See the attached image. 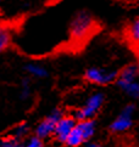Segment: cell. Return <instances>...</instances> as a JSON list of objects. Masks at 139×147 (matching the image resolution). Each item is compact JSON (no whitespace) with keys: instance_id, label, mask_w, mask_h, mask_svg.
Returning a JSON list of instances; mask_svg holds the SVG:
<instances>
[{"instance_id":"3957f363","label":"cell","mask_w":139,"mask_h":147,"mask_svg":"<svg viewBox=\"0 0 139 147\" xmlns=\"http://www.w3.org/2000/svg\"><path fill=\"white\" fill-rule=\"evenodd\" d=\"M104 101H105V96L103 92L92 94V95L87 98V101L84 102L83 106L74 112L73 117L76 118L77 122H79V120L93 119L95 115L99 113L101 107H103Z\"/></svg>"},{"instance_id":"52a82bcc","label":"cell","mask_w":139,"mask_h":147,"mask_svg":"<svg viewBox=\"0 0 139 147\" xmlns=\"http://www.w3.org/2000/svg\"><path fill=\"white\" fill-rule=\"evenodd\" d=\"M77 125V120L73 115H63V117L59 120V123L55 128V133H54V138L57 142L60 144H66L67 138L70 134L72 133V130L74 127Z\"/></svg>"},{"instance_id":"5bb4252c","label":"cell","mask_w":139,"mask_h":147,"mask_svg":"<svg viewBox=\"0 0 139 147\" xmlns=\"http://www.w3.org/2000/svg\"><path fill=\"white\" fill-rule=\"evenodd\" d=\"M23 141L14 138L12 135L0 140V147H23Z\"/></svg>"},{"instance_id":"ac0fdd59","label":"cell","mask_w":139,"mask_h":147,"mask_svg":"<svg viewBox=\"0 0 139 147\" xmlns=\"http://www.w3.org/2000/svg\"><path fill=\"white\" fill-rule=\"evenodd\" d=\"M57 1H60V0H50V3H57Z\"/></svg>"},{"instance_id":"d6986e66","label":"cell","mask_w":139,"mask_h":147,"mask_svg":"<svg viewBox=\"0 0 139 147\" xmlns=\"http://www.w3.org/2000/svg\"><path fill=\"white\" fill-rule=\"evenodd\" d=\"M137 66H138V71H139V61H138V63H137Z\"/></svg>"},{"instance_id":"8fae6325","label":"cell","mask_w":139,"mask_h":147,"mask_svg":"<svg viewBox=\"0 0 139 147\" xmlns=\"http://www.w3.org/2000/svg\"><path fill=\"white\" fill-rule=\"evenodd\" d=\"M85 142L82 134L79 133V130L77 129V127H74V129L72 130V133L70 134V136L67 138V141H66V146L68 147H79L81 145H83Z\"/></svg>"},{"instance_id":"7c38bea8","label":"cell","mask_w":139,"mask_h":147,"mask_svg":"<svg viewBox=\"0 0 139 147\" xmlns=\"http://www.w3.org/2000/svg\"><path fill=\"white\" fill-rule=\"evenodd\" d=\"M11 43V32L7 27L0 26V52L6 50Z\"/></svg>"},{"instance_id":"7a4b0ae2","label":"cell","mask_w":139,"mask_h":147,"mask_svg":"<svg viewBox=\"0 0 139 147\" xmlns=\"http://www.w3.org/2000/svg\"><path fill=\"white\" fill-rule=\"evenodd\" d=\"M116 84L129 97L139 100V71L137 65H127L119 71Z\"/></svg>"},{"instance_id":"9a60e30c","label":"cell","mask_w":139,"mask_h":147,"mask_svg":"<svg viewBox=\"0 0 139 147\" xmlns=\"http://www.w3.org/2000/svg\"><path fill=\"white\" fill-rule=\"evenodd\" d=\"M31 96V82L28 78H25L21 83V98L27 100Z\"/></svg>"},{"instance_id":"ba28073f","label":"cell","mask_w":139,"mask_h":147,"mask_svg":"<svg viewBox=\"0 0 139 147\" xmlns=\"http://www.w3.org/2000/svg\"><path fill=\"white\" fill-rule=\"evenodd\" d=\"M77 129L79 133L82 134L84 141L87 142L94 136L95 131H97V124H95L94 119H87V120H79L77 122Z\"/></svg>"},{"instance_id":"9c48e42d","label":"cell","mask_w":139,"mask_h":147,"mask_svg":"<svg viewBox=\"0 0 139 147\" xmlns=\"http://www.w3.org/2000/svg\"><path fill=\"white\" fill-rule=\"evenodd\" d=\"M126 36L133 45L139 46V16L128 24L126 28Z\"/></svg>"},{"instance_id":"2e32d148","label":"cell","mask_w":139,"mask_h":147,"mask_svg":"<svg viewBox=\"0 0 139 147\" xmlns=\"http://www.w3.org/2000/svg\"><path fill=\"white\" fill-rule=\"evenodd\" d=\"M23 147H44V142L43 140L39 139L38 136H31L27 139V141H25Z\"/></svg>"},{"instance_id":"6da1fadb","label":"cell","mask_w":139,"mask_h":147,"mask_svg":"<svg viewBox=\"0 0 139 147\" xmlns=\"http://www.w3.org/2000/svg\"><path fill=\"white\" fill-rule=\"evenodd\" d=\"M95 30V21L88 12L82 11L77 13L70 23V38L76 44L84 43Z\"/></svg>"},{"instance_id":"e0dca14e","label":"cell","mask_w":139,"mask_h":147,"mask_svg":"<svg viewBox=\"0 0 139 147\" xmlns=\"http://www.w3.org/2000/svg\"><path fill=\"white\" fill-rule=\"evenodd\" d=\"M87 147H103V146L99 145V144H89Z\"/></svg>"},{"instance_id":"277c9868","label":"cell","mask_w":139,"mask_h":147,"mask_svg":"<svg viewBox=\"0 0 139 147\" xmlns=\"http://www.w3.org/2000/svg\"><path fill=\"white\" fill-rule=\"evenodd\" d=\"M63 115L65 114H63L62 109H60V108L52 109L44 119L38 123V125H37V128H35V136H38L42 140L52 136L55 133V128L59 123V120H60Z\"/></svg>"},{"instance_id":"4fadbf2b","label":"cell","mask_w":139,"mask_h":147,"mask_svg":"<svg viewBox=\"0 0 139 147\" xmlns=\"http://www.w3.org/2000/svg\"><path fill=\"white\" fill-rule=\"evenodd\" d=\"M29 125L27 123H21L18 125H16V127L14 128L12 130V136L16 139H18V140H23L25 138H27V136L29 135Z\"/></svg>"},{"instance_id":"8992f818","label":"cell","mask_w":139,"mask_h":147,"mask_svg":"<svg viewBox=\"0 0 139 147\" xmlns=\"http://www.w3.org/2000/svg\"><path fill=\"white\" fill-rule=\"evenodd\" d=\"M136 107L134 105H127L122 108L120 114L117 115V118L110 124V130L115 134H121L126 133L132 127H133V115H134Z\"/></svg>"},{"instance_id":"30bf717a","label":"cell","mask_w":139,"mask_h":147,"mask_svg":"<svg viewBox=\"0 0 139 147\" xmlns=\"http://www.w3.org/2000/svg\"><path fill=\"white\" fill-rule=\"evenodd\" d=\"M25 69L31 77L38 78V79H43V78L48 77L46 68L44 66L39 65V63H28V65H26Z\"/></svg>"},{"instance_id":"5b68a950","label":"cell","mask_w":139,"mask_h":147,"mask_svg":"<svg viewBox=\"0 0 139 147\" xmlns=\"http://www.w3.org/2000/svg\"><path fill=\"white\" fill-rule=\"evenodd\" d=\"M117 78H119V71L105 69L99 67L88 68L84 73V79L95 85H109L111 83H116Z\"/></svg>"}]
</instances>
